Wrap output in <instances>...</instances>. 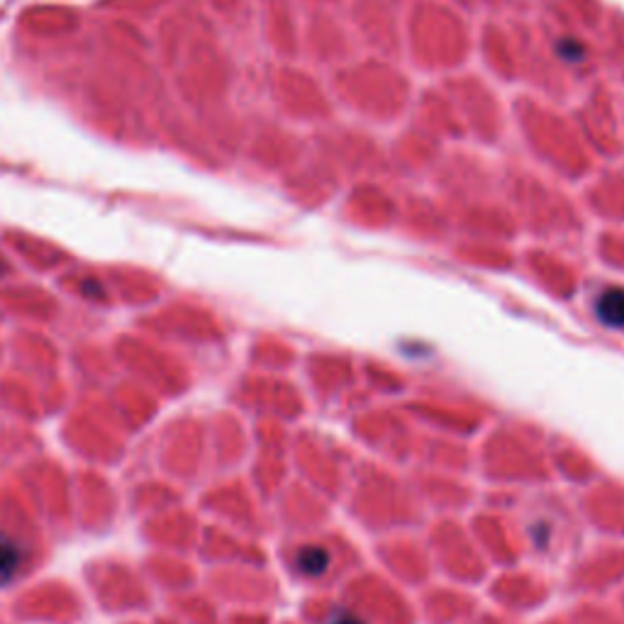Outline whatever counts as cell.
Here are the masks:
<instances>
[{"label": "cell", "instance_id": "6da1fadb", "mask_svg": "<svg viewBox=\"0 0 624 624\" xmlns=\"http://www.w3.org/2000/svg\"><path fill=\"white\" fill-rule=\"evenodd\" d=\"M595 315L605 327L624 330V288H608L595 303Z\"/></svg>", "mask_w": 624, "mask_h": 624}, {"label": "cell", "instance_id": "7a4b0ae2", "mask_svg": "<svg viewBox=\"0 0 624 624\" xmlns=\"http://www.w3.org/2000/svg\"><path fill=\"white\" fill-rule=\"evenodd\" d=\"M296 566H298V571L305 573L308 578L325 576L330 568V551L325 549V546L308 544L296 554Z\"/></svg>", "mask_w": 624, "mask_h": 624}, {"label": "cell", "instance_id": "3957f363", "mask_svg": "<svg viewBox=\"0 0 624 624\" xmlns=\"http://www.w3.org/2000/svg\"><path fill=\"white\" fill-rule=\"evenodd\" d=\"M20 564H22L20 546L13 539L0 537V586L13 581L20 571Z\"/></svg>", "mask_w": 624, "mask_h": 624}, {"label": "cell", "instance_id": "277c9868", "mask_svg": "<svg viewBox=\"0 0 624 624\" xmlns=\"http://www.w3.org/2000/svg\"><path fill=\"white\" fill-rule=\"evenodd\" d=\"M327 624H364L359 617H354L349 615V612H344V615H337V617H332Z\"/></svg>", "mask_w": 624, "mask_h": 624}, {"label": "cell", "instance_id": "5b68a950", "mask_svg": "<svg viewBox=\"0 0 624 624\" xmlns=\"http://www.w3.org/2000/svg\"><path fill=\"white\" fill-rule=\"evenodd\" d=\"M0 271H3V259H0Z\"/></svg>", "mask_w": 624, "mask_h": 624}]
</instances>
